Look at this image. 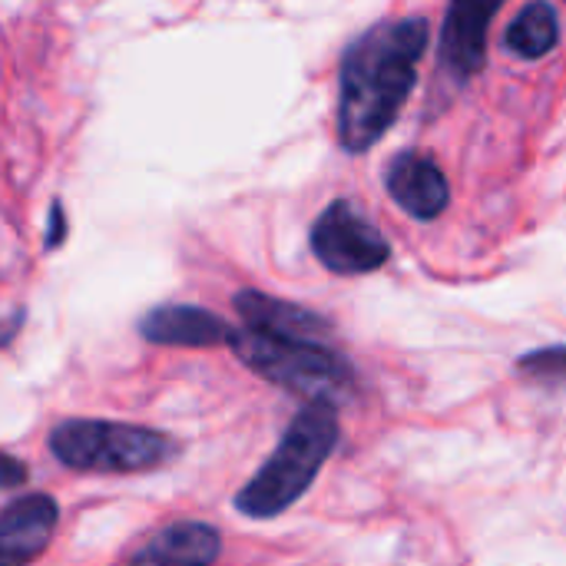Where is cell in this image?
I'll return each mask as SVG.
<instances>
[{
    "instance_id": "cell-8",
    "label": "cell",
    "mask_w": 566,
    "mask_h": 566,
    "mask_svg": "<svg viewBox=\"0 0 566 566\" xmlns=\"http://www.w3.org/2000/svg\"><path fill=\"white\" fill-rule=\"evenodd\" d=\"M385 186H388V196L408 216H415L421 222L438 219L451 199L444 172L438 169L434 159H428L421 153H398L385 169Z\"/></svg>"
},
{
    "instance_id": "cell-12",
    "label": "cell",
    "mask_w": 566,
    "mask_h": 566,
    "mask_svg": "<svg viewBox=\"0 0 566 566\" xmlns=\"http://www.w3.org/2000/svg\"><path fill=\"white\" fill-rule=\"evenodd\" d=\"M557 36H560V27H557L554 7L544 3V0H537V3H527L517 13V20L511 23L504 43H507L511 53H517L524 60H537V56H544V53L554 50Z\"/></svg>"
},
{
    "instance_id": "cell-16",
    "label": "cell",
    "mask_w": 566,
    "mask_h": 566,
    "mask_svg": "<svg viewBox=\"0 0 566 566\" xmlns=\"http://www.w3.org/2000/svg\"><path fill=\"white\" fill-rule=\"evenodd\" d=\"M20 322H23V312H13L10 318H3V322H0V345H7V342L17 335Z\"/></svg>"
},
{
    "instance_id": "cell-9",
    "label": "cell",
    "mask_w": 566,
    "mask_h": 566,
    "mask_svg": "<svg viewBox=\"0 0 566 566\" xmlns=\"http://www.w3.org/2000/svg\"><path fill=\"white\" fill-rule=\"evenodd\" d=\"M232 325L196 305H159L139 318V335L169 348H212L232 342Z\"/></svg>"
},
{
    "instance_id": "cell-2",
    "label": "cell",
    "mask_w": 566,
    "mask_h": 566,
    "mask_svg": "<svg viewBox=\"0 0 566 566\" xmlns=\"http://www.w3.org/2000/svg\"><path fill=\"white\" fill-rule=\"evenodd\" d=\"M338 444V411L328 401H305V408L285 428L272 458L235 494V511L252 521H272L285 514L318 478L328 454Z\"/></svg>"
},
{
    "instance_id": "cell-13",
    "label": "cell",
    "mask_w": 566,
    "mask_h": 566,
    "mask_svg": "<svg viewBox=\"0 0 566 566\" xmlns=\"http://www.w3.org/2000/svg\"><path fill=\"white\" fill-rule=\"evenodd\" d=\"M524 375H534L537 381L547 385H566V348H544V352H531L521 358L517 365Z\"/></svg>"
},
{
    "instance_id": "cell-4",
    "label": "cell",
    "mask_w": 566,
    "mask_h": 566,
    "mask_svg": "<svg viewBox=\"0 0 566 566\" xmlns=\"http://www.w3.org/2000/svg\"><path fill=\"white\" fill-rule=\"evenodd\" d=\"M229 345L255 375L305 401L335 405L355 385L352 365L318 342H289L252 328H235Z\"/></svg>"
},
{
    "instance_id": "cell-14",
    "label": "cell",
    "mask_w": 566,
    "mask_h": 566,
    "mask_svg": "<svg viewBox=\"0 0 566 566\" xmlns=\"http://www.w3.org/2000/svg\"><path fill=\"white\" fill-rule=\"evenodd\" d=\"M27 478H30L27 464L17 461L13 454H3V451H0V491L20 488V484H27Z\"/></svg>"
},
{
    "instance_id": "cell-3",
    "label": "cell",
    "mask_w": 566,
    "mask_h": 566,
    "mask_svg": "<svg viewBox=\"0 0 566 566\" xmlns=\"http://www.w3.org/2000/svg\"><path fill=\"white\" fill-rule=\"evenodd\" d=\"M50 451L80 474H139L169 464L179 444L153 428L73 418L50 431Z\"/></svg>"
},
{
    "instance_id": "cell-10",
    "label": "cell",
    "mask_w": 566,
    "mask_h": 566,
    "mask_svg": "<svg viewBox=\"0 0 566 566\" xmlns=\"http://www.w3.org/2000/svg\"><path fill=\"white\" fill-rule=\"evenodd\" d=\"M235 308L245 318V328L272 335V338H289V342H325L328 338V322L295 302H282L262 292H239Z\"/></svg>"
},
{
    "instance_id": "cell-1",
    "label": "cell",
    "mask_w": 566,
    "mask_h": 566,
    "mask_svg": "<svg viewBox=\"0 0 566 566\" xmlns=\"http://www.w3.org/2000/svg\"><path fill=\"white\" fill-rule=\"evenodd\" d=\"M428 20H381L361 33L342 60L338 139L348 153L371 149L398 119L418 80L428 46Z\"/></svg>"
},
{
    "instance_id": "cell-7",
    "label": "cell",
    "mask_w": 566,
    "mask_h": 566,
    "mask_svg": "<svg viewBox=\"0 0 566 566\" xmlns=\"http://www.w3.org/2000/svg\"><path fill=\"white\" fill-rule=\"evenodd\" d=\"M60 511L46 494L17 497L0 511V566L33 564L53 541Z\"/></svg>"
},
{
    "instance_id": "cell-15",
    "label": "cell",
    "mask_w": 566,
    "mask_h": 566,
    "mask_svg": "<svg viewBox=\"0 0 566 566\" xmlns=\"http://www.w3.org/2000/svg\"><path fill=\"white\" fill-rule=\"evenodd\" d=\"M66 235V216H63V206L53 202L50 206V229H46V249H56Z\"/></svg>"
},
{
    "instance_id": "cell-11",
    "label": "cell",
    "mask_w": 566,
    "mask_h": 566,
    "mask_svg": "<svg viewBox=\"0 0 566 566\" xmlns=\"http://www.w3.org/2000/svg\"><path fill=\"white\" fill-rule=\"evenodd\" d=\"M219 551H222V541L216 527L182 521V524L159 531L123 566H212L219 560Z\"/></svg>"
},
{
    "instance_id": "cell-6",
    "label": "cell",
    "mask_w": 566,
    "mask_h": 566,
    "mask_svg": "<svg viewBox=\"0 0 566 566\" xmlns=\"http://www.w3.org/2000/svg\"><path fill=\"white\" fill-rule=\"evenodd\" d=\"M501 7L504 0H451L441 30V63L458 80H468L484 66L488 27Z\"/></svg>"
},
{
    "instance_id": "cell-5",
    "label": "cell",
    "mask_w": 566,
    "mask_h": 566,
    "mask_svg": "<svg viewBox=\"0 0 566 566\" xmlns=\"http://www.w3.org/2000/svg\"><path fill=\"white\" fill-rule=\"evenodd\" d=\"M312 252L335 275H365L388 262V239L345 199L332 202L312 226Z\"/></svg>"
}]
</instances>
